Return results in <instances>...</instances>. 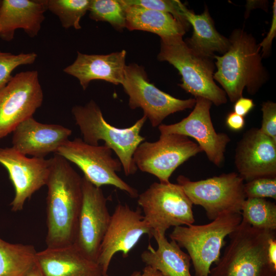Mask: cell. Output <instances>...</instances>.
<instances>
[{"label":"cell","instance_id":"obj_20","mask_svg":"<svg viewBox=\"0 0 276 276\" xmlns=\"http://www.w3.org/2000/svg\"><path fill=\"white\" fill-rule=\"evenodd\" d=\"M48 0H3L0 4V38L11 41L17 29L37 36L48 10Z\"/></svg>","mask_w":276,"mask_h":276},{"label":"cell","instance_id":"obj_37","mask_svg":"<svg viewBox=\"0 0 276 276\" xmlns=\"http://www.w3.org/2000/svg\"><path fill=\"white\" fill-rule=\"evenodd\" d=\"M23 276H44V275L36 262Z\"/></svg>","mask_w":276,"mask_h":276},{"label":"cell","instance_id":"obj_5","mask_svg":"<svg viewBox=\"0 0 276 276\" xmlns=\"http://www.w3.org/2000/svg\"><path fill=\"white\" fill-rule=\"evenodd\" d=\"M157 58L167 61L178 71L182 77L179 86L195 98H203L216 106L227 102L225 91L214 81L212 58L195 52L182 36L161 38Z\"/></svg>","mask_w":276,"mask_h":276},{"label":"cell","instance_id":"obj_9","mask_svg":"<svg viewBox=\"0 0 276 276\" xmlns=\"http://www.w3.org/2000/svg\"><path fill=\"white\" fill-rule=\"evenodd\" d=\"M55 153L77 165L83 173V177L94 186L101 188L111 185L131 198H137V190L118 175L117 172L122 169L121 163L112 157V150L105 144L91 145L76 137L67 140Z\"/></svg>","mask_w":276,"mask_h":276},{"label":"cell","instance_id":"obj_14","mask_svg":"<svg viewBox=\"0 0 276 276\" xmlns=\"http://www.w3.org/2000/svg\"><path fill=\"white\" fill-rule=\"evenodd\" d=\"M82 179L83 201L73 244L86 258L97 262L111 215L107 206V199L101 188L84 177Z\"/></svg>","mask_w":276,"mask_h":276},{"label":"cell","instance_id":"obj_34","mask_svg":"<svg viewBox=\"0 0 276 276\" xmlns=\"http://www.w3.org/2000/svg\"><path fill=\"white\" fill-rule=\"evenodd\" d=\"M254 106L252 99L242 97L235 102L234 112L244 117L249 112Z\"/></svg>","mask_w":276,"mask_h":276},{"label":"cell","instance_id":"obj_18","mask_svg":"<svg viewBox=\"0 0 276 276\" xmlns=\"http://www.w3.org/2000/svg\"><path fill=\"white\" fill-rule=\"evenodd\" d=\"M72 134L69 128L60 125L41 123L31 117L13 131L12 147L26 156L44 158L51 152L56 153Z\"/></svg>","mask_w":276,"mask_h":276},{"label":"cell","instance_id":"obj_35","mask_svg":"<svg viewBox=\"0 0 276 276\" xmlns=\"http://www.w3.org/2000/svg\"><path fill=\"white\" fill-rule=\"evenodd\" d=\"M226 124L230 129L239 131L242 129L245 125V119L243 117L233 111L227 114Z\"/></svg>","mask_w":276,"mask_h":276},{"label":"cell","instance_id":"obj_3","mask_svg":"<svg viewBox=\"0 0 276 276\" xmlns=\"http://www.w3.org/2000/svg\"><path fill=\"white\" fill-rule=\"evenodd\" d=\"M275 231L256 228L244 221L228 236L229 242L210 276H276L269 262L268 241Z\"/></svg>","mask_w":276,"mask_h":276},{"label":"cell","instance_id":"obj_16","mask_svg":"<svg viewBox=\"0 0 276 276\" xmlns=\"http://www.w3.org/2000/svg\"><path fill=\"white\" fill-rule=\"evenodd\" d=\"M0 164L7 170L14 189V197L10 203L11 210L21 211L26 200L46 185L50 159L29 158L12 147L0 148Z\"/></svg>","mask_w":276,"mask_h":276},{"label":"cell","instance_id":"obj_13","mask_svg":"<svg viewBox=\"0 0 276 276\" xmlns=\"http://www.w3.org/2000/svg\"><path fill=\"white\" fill-rule=\"evenodd\" d=\"M152 233L144 220L140 208L133 210L126 203L117 204L111 215L97 260L103 275L107 274L110 261L117 252L121 251L123 257H127L144 235L151 238Z\"/></svg>","mask_w":276,"mask_h":276},{"label":"cell","instance_id":"obj_8","mask_svg":"<svg viewBox=\"0 0 276 276\" xmlns=\"http://www.w3.org/2000/svg\"><path fill=\"white\" fill-rule=\"evenodd\" d=\"M177 181L193 204L201 206L212 221L224 214L241 213L246 199L244 181L236 172L198 181L179 175Z\"/></svg>","mask_w":276,"mask_h":276},{"label":"cell","instance_id":"obj_7","mask_svg":"<svg viewBox=\"0 0 276 276\" xmlns=\"http://www.w3.org/2000/svg\"><path fill=\"white\" fill-rule=\"evenodd\" d=\"M137 198L144 220L152 232L165 234L171 226L195 222L193 203L178 183L153 182Z\"/></svg>","mask_w":276,"mask_h":276},{"label":"cell","instance_id":"obj_38","mask_svg":"<svg viewBox=\"0 0 276 276\" xmlns=\"http://www.w3.org/2000/svg\"><path fill=\"white\" fill-rule=\"evenodd\" d=\"M142 276H163L158 270L149 266H146L142 273Z\"/></svg>","mask_w":276,"mask_h":276},{"label":"cell","instance_id":"obj_10","mask_svg":"<svg viewBox=\"0 0 276 276\" xmlns=\"http://www.w3.org/2000/svg\"><path fill=\"white\" fill-rule=\"evenodd\" d=\"M128 96L130 109L141 108L151 126L158 127L168 116L194 107L196 100L177 99L150 82L144 68L136 63L126 65L121 84Z\"/></svg>","mask_w":276,"mask_h":276},{"label":"cell","instance_id":"obj_24","mask_svg":"<svg viewBox=\"0 0 276 276\" xmlns=\"http://www.w3.org/2000/svg\"><path fill=\"white\" fill-rule=\"evenodd\" d=\"M124 7L125 28L130 31L141 30L155 33L161 38L183 36L188 31L171 14L134 5Z\"/></svg>","mask_w":276,"mask_h":276},{"label":"cell","instance_id":"obj_26","mask_svg":"<svg viewBox=\"0 0 276 276\" xmlns=\"http://www.w3.org/2000/svg\"><path fill=\"white\" fill-rule=\"evenodd\" d=\"M242 220L256 228L276 229V204L265 198H246L242 205Z\"/></svg>","mask_w":276,"mask_h":276},{"label":"cell","instance_id":"obj_28","mask_svg":"<svg viewBox=\"0 0 276 276\" xmlns=\"http://www.w3.org/2000/svg\"><path fill=\"white\" fill-rule=\"evenodd\" d=\"M88 11L91 19L108 22L119 31L125 28L124 7L120 0H90Z\"/></svg>","mask_w":276,"mask_h":276},{"label":"cell","instance_id":"obj_22","mask_svg":"<svg viewBox=\"0 0 276 276\" xmlns=\"http://www.w3.org/2000/svg\"><path fill=\"white\" fill-rule=\"evenodd\" d=\"M152 236L157 248L155 249L149 244L147 249L141 254V259L146 266L158 270L163 276H192L189 255L175 241H169L165 234L154 232Z\"/></svg>","mask_w":276,"mask_h":276},{"label":"cell","instance_id":"obj_1","mask_svg":"<svg viewBox=\"0 0 276 276\" xmlns=\"http://www.w3.org/2000/svg\"><path fill=\"white\" fill-rule=\"evenodd\" d=\"M46 183L47 247L71 245L76 239L83 201L82 179L69 162L55 153Z\"/></svg>","mask_w":276,"mask_h":276},{"label":"cell","instance_id":"obj_21","mask_svg":"<svg viewBox=\"0 0 276 276\" xmlns=\"http://www.w3.org/2000/svg\"><path fill=\"white\" fill-rule=\"evenodd\" d=\"M36 262L44 276H103L95 261L84 256L74 245L47 247L37 252Z\"/></svg>","mask_w":276,"mask_h":276},{"label":"cell","instance_id":"obj_25","mask_svg":"<svg viewBox=\"0 0 276 276\" xmlns=\"http://www.w3.org/2000/svg\"><path fill=\"white\" fill-rule=\"evenodd\" d=\"M34 246L9 243L0 238V276H23L36 263Z\"/></svg>","mask_w":276,"mask_h":276},{"label":"cell","instance_id":"obj_29","mask_svg":"<svg viewBox=\"0 0 276 276\" xmlns=\"http://www.w3.org/2000/svg\"><path fill=\"white\" fill-rule=\"evenodd\" d=\"M37 55L34 52L13 54L0 51V89L11 80L12 73L17 67L33 64Z\"/></svg>","mask_w":276,"mask_h":276},{"label":"cell","instance_id":"obj_32","mask_svg":"<svg viewBox=\"0 0 276 276\" xmlns=\"http://www.w3.org/2000/svg\"><path fill=\"white\" fill-rule=\"evenodd\" d=\"M262 120L260 130L276 141V104L267 101L262 104Z\"/></svg>","mask_w":276,"mask_h":276},{"label":"cell","instance_id":"obj_36","mask_svg":"<svg viewBox=\"0 0 276 276\" xmlns=\"http://www.w3.org/2000/svg\"><path fill=\"white\" fill-rule=\"evenodd\" d=\"M267 258L270 263L276 268V236L272 235L268 240L267 249Z\"/></svg>","mask_w":276,"mask_h":276},{"label":"cell","instance_id":"obj_11","mask_svg":"<svg viewBox=\"0 0 276 276\" xmlns=\"http://www.w3.org/2000/svg\"><path fill=\"white\" fill-rule=\"evenodd\" d=\"M202 152L198 144L189 137L176 134H160L153 142H143L135 149L133 160L137 169L156 176L159 182L169 178L180 165Z\"/></svg>","mask_w":276,"mask_h":276},{"label":"cell","instance_id":"obj_27","mask_svg":"<svg viewBox=\"0 0 276 276\" xmlns=\"http://www.w3.org/2000/svg\"><path fill=\"white\" fill-rule=\"evenodd\" d=\"M90 0H48V10L56 15L65 29L81 28L80 20L89 10Z\"/></svg>","mask_w":276,"mask_h":276},{"label":"cell","instance_id":"obj_33","mask_svg":"<svg viewBox=\"0 0 276 276\" xmlns=\"http://www.w3.org/2000/svg\"><path fill=\"white\" fill-rule=\"evenodd\" d=\"M276 1L274 0L272 5V19L269 31L266 37L259 44L262 49V57H266L269 54L272 42L276 35Z\"/></svg>","mask_w":276,"mask_h":276},{"label":"cell","instance_id":"obj_12","mask_svg":"<svg viewBox=\"0 0 276 276\" xmlns=\"http://www.w3.org/2000/svg\"><path fill=\"white\" fill-rule=\"evenodd\" d=\"M43 93L37 71L21 72L0 89V140L42 105Z\"/></svg>","mask_w":276,"mask_h":276},{"label":"cell","instance_id":"obj_23","mask_svg":"<svg viewBox=\"0 0 276 276\" xmlns=\"http://www.w3.org/2000/svg\"><path fill=\"white\" fill-rule=\"evenodd\" d=\"M183 15L193 31L191 38L186 42L197 54L213 58L215 53L224 54L229 47V39L216 30L213 19L207 8L200 14H196L183 4Z\"/></svg>","mask_w":276,"mask_h":276},{"label":"cell","instance_id":"obj_15","mask_svg":"<svg viewBox=\"0 0 276 276\" xmlns=\"http://www.w3.org/2000/svg\"><path fill=\"white\" fill-rule=\"evenodd\" d=\"M195 99V104L189 116L174 124H160L159 131L160 134L176 133L194 139L209 160L220 167L231 139L226 133L216 131L210 114L212 103L201 97Z\"/></svg>","mask_w":276,"mask_h":276},{"label":"cell","instance_id":"obj_39","mask_svg":"<svg viewBox=\"0 0 276 276\" xmlns=\"http://www.w3.org/2000/svg\"><path fill=\"white\" fill-rule=\"evenodd\" d=\"M103 276H108L107 274L104 275ZM131 276H142V273L140 271H135L134 272Z\"/></svg>","mask_w":276,"mask_h":276},{"label":"cell","instance_id":"obj_19","mask_svg":"<svg viewBox=\"0 0 276 276\" xmlns=\"http://www.w3.org/2000/svg\"><path fill=\"white\" fill-rule=\"evenodd\" d=\"M126 51L106 55L86 54L77 52L75 60L63 72L76 78L83 90L93 80H103L113 84H122L126 66Z\"/></svg>","mask_w":276,"mask_h":276},{"label":"cell","instance_id":"obj_31","mask_svg":"<svg viewBox=\"0 0 276 276\" xmlns=\"http://www.w3.org/2000/svg\"><path fill=\"white\" fill-rule=\"evenodd\" d=\"M246 198H271L276 199V177H261L244 183Z\"/></svg>","mask_w":276,"mask_h":276},{"label":"cell","instance_id":"obj_2","mask_svg":"<svg viewBox=\"0 0 276 276\" xmlns=\"http://www.w3.org/2000/svg\"><path fill=\"white\" fill-rule=\"evenodd\" d=\"M228 50L214 55L217 71L213 78L222 87L232 102L242 97L245 88L256 93L266 79L262 63L260 48L254 38L241 29L233 32Z\"/></svg>","mask_w":276,"mask_h":276},{"label":"cell","instance_id":"obj_40","mask_svg":"<svg viewBox=\"0 0 276 276\" xmlns=\"http://www.w3.org/2000/svg\"><path fill=\"white\" fill-rule=\"evenodd\" d=\"M1 1H0V4H1Z\"/></svg>","mask_w":276,"mask_h":276},{"label":"cell","instance_id":"obj_30","mask_svg":"<svg viewBox=\"0 0 276 276\" xmlns=\"http://www.w3.org/2000/svg\"><path fill=\"white\" fill-rule=\"evenodd\" d=\"M126 5H134L155 10L171 14L188 30L190 24L186 19L182 11L183 4L178 0H121Z\"/></svg>","mask_w":276,"mask_h":276},{"label":"cell","instance_id":"obj_6","mask_svg":"<svg viewBox=\"0 0 276 276\" xmlns=\"http://www.w3.org/2000/svg\"><path fill=\"white\" fill-rule=\"evenodd\" d=\"M241 221V213L224 214L206 224L174 227L169 237L187 250L195 276H210L211 265L220 259L225 237L236 230Z\"/></svg>","mask_w":276,"mask_h":276},{"label":"cell","instance_id":"obj_17","mask_svg":"<svg viewBox=\"0 0 276 276\" xmlns=\"http://www.w3.org/2000/svg\"><path fill=\"white\" fill-rule=\"evenodd\" d=\"M235 164L246 182L261 177H276V141L260 128L247 130L238 142Z\"/></svg>","mask_w":276,"mask_h":276},{"label":"cell","instance_id":"obj_4","mask_svg":"<svg viewBox=\"0 0 276 276\" xmlns=\"http://www.w3.org/2000/svg\"><path fill=\"white\" fill-rule=\"evenodd\" d=\"M72 112L85 143L98 145L100 141H104L117 155L125 175L135 173L137 169L133 160V155L138 146L145 140L140 134L147 120L144 115L131 126L120 128L106 122L94 100L84 106H74Z\"/></svg>","mask_w":276,"mask_h":276}]
</instances>
